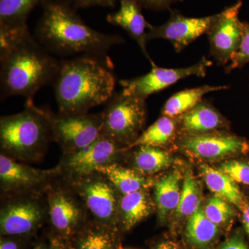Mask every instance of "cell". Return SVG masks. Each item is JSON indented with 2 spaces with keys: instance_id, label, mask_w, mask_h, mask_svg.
<instances>
[{
  "instance_id": "obj_1",
  "label": "cell",
  "mask_w": 249,
  "mask_h": 249,
  "mask_svg": "<svg viewBox=\"0 0 249 249\" xmlns=\"http://www.w3.org/2000/svg\"><path fill=\"white\" fill-rule=\"evenodd\" d=\"M42 14L36 36L51 53L91 56L112 62L108 53L124 42L119 36L109 35L87 25L68 0H42Z\"/></svg>"
},
{
  "instance_id": "obj_2",
  "label": "cell",
  "mask_w": 249,
  "mask_h": 249,
  "mask_svg": "<svg viewBox=\"0 0 249 249\" xmlns=\"http://www.w3.org/2000/svg\"><path fill=\"white\" fill-rule=\"evenodd\" d=\"M60 61L54 58L29 29L0 38V84L2 98L21 96L34 103L36 93L53 85Z\"/></svg>"
},
{
  "instance_id": "obj_3",
  "label": "cell",
  "mask_w": 249,
  "mask_h": 249,
  "mask_svg": "<svg viewBox=\"0 0 249 249\" xmlns=\"http://www.w3.org/2000/svg\"><path fill=\"white\" fill-rule=\"evenodd\" d=\"M113 69V62L95 57L61 60L53 84L60 112L87 113L109 101L116 84Z\"/></svg>"
},
{
  "instance_id": "obj_4",
  "label": "cell",
  "mask_w": 249,
  "mask_h": 249,
  "mask_svg": "<svg viewBox=\"0 0 249 249\" xmlns=\"http://www.w3.org/2000/svg\"><path fill=\"white\" fill-rule=\"evenodd\" d=\"M14 115L1 116L0 143L4 153L20 160H34L42 155L52 138L50 124L43 109L34 103Z\"/></svg>"
},
{
  "instance_id": "obj_5",
  "label": "cell",
  "mask_w": 249,
  "mask_h": 249,
  "mask_svg": "<svg viewBox=\"0 0 249 249\" xmlns=\"http://www.w3.org/2000/svg\"><path fill=\"white\" fill-rule=\"evenodd\" d=\"M145 101L124 91L114 93L101 114V137L118 144L133 143L145 122Z\"/></svg>"
},
{
  "instance_id": "obj_6",
  "label": "cell",
  "mask_w": 249,
  "mask_h": 249,
  "mask_svg": "<svg viewBox=\"0 0 249 249\" xmlns=\"http://www.w3.org/2000/svg\"><path fill=\"white\" fill-rule=\"evenodd\" d=\"M50 124L52 139L67 154L88 146L101 137L102 115L80 114H54L43 109Z\"/></svg>"
},
{
  "instance_id": "obj_7",
  "label": "cell",
  "mask_w": 249,
  "mask_h": 249,
  "mask_svg": "<svg viewBox=\"0 0 249 249\" xmlns=\"http://www.w3.org/2000/svg\"><path fill=\"white\" fill-rule=\"evenodd\" d=\"M212 62L203 58L196 65L185 68L165 69L152 65L151 71L132 79L122 80L120 84L122 91L145 100L152 93L158 92L178 80L191 76L204 77L206 76L207 67Z\"/></svg>"
},
{
  "instance_id": "obj_8",
  "label": "cell",
  "mask_w": 249,
  "mask_h": 249,
  "mask_svg": "<svg viewBox=\"0 0 249 249\" xmlns=\"http://www.w3.org/2000/svg\"><path fill=\"white\" fill-rule=\"evenodd\" d=\"M242 5V1H237L218 14L217 19L207 32L211 53L220 65L232 61L242 42L244 23L238 17Z\"/></svg>"
},
{
  "instance_id": "obj_9",
  "label": "cell",
  "mask_w": 249,
  "mask_h": 249,
  "mask_svg": "<svg viewBox=\"0 0 249 249\" xmlns=\"http://www.w3.org/2000/svg\"><path fill=\"white\" fill-rule=\"evenodd\" d=\"M218 14L209 17L187 18L178 11H171L169 20L162 25H150L147 41L153 39L169 40L177 52H180L199 36L207 34L217 19Z\"/></svg>"
},
{
  "instance_id": "obj_10",
  "label": "cell",
  "mask_w": 249,
  "mask_h": 249,
  "mask_svg": "<svg viewBox=\"0 0 249 249\" xmlns=\"http://www.w3.org/2000/svg\"><path fill=\"white\" fill-rule=\"evenodd\" d=\"M181 146L187 152L205 159L217 160L231 155H246L249 152L247 139L227 132H211L188 134L181 139Z\"/></svg>"
},
{
  "instance_id": "obj_11",
  "label": "cell",
  "mask_w": 249,
  "mask_h": 249,
  "mask_svg": "<svg viewBox=\"0 0 249 249\" xmlns=\"http://www.w3.org/2000/svg\"><path fill=\"white\" fill-rule=\"evenodd\" d=\"M80 183V194L90 212L101 226L113 229L118 208L113 185L108 180L88 176Z\"/></svg>"
},
{
  "instance_id": "obj_12",
  "label": "cell",
  "mask_w": 249,
  "mask_h": 249,
  "mask_svg": "<svg viewBox=\"0 0 249 249\" xmlns=\"http://www.w3.org/2000/svg\"><path fill=\"white\" fill-rule=\"evenodd\" d=\"M44 211L35 201H16L5 206L0 214L1 236L27 237L42 225Z\"/></svg>"
},
{
  "instance_id": "obj_13",
  "label": "cell",
  "mask_w": 249,
  "mask_h": 249,
  "mask_svg": "<svg viewBox=\"0 0 249 249\" xmlns=\"http://www.w3.org/2000/svg\"><path fill=\"white\" fill-rule=\"evenodd\" d=\"M119 150V144L101 137L84 148L69 154L64 167L71 175L85 178L96 173L99 167L110 164Z\"/></svg>"
},
{
  "instance_id": "obj_14",
  "label": "cell",
  "mask_w": 249,
  "mask_h": 249,
  "mask_svg": "<svg viewBox=\"0 0 249 249\" xmlns=\"http://www.w3.org/2000/svg\"><path fill=\"white\" fill-rule=\"evenodd\" d=\"M49 207L51 222L59 237L66 240L79 231L83 212L70 195L62 191L51 193Z\"/></svg>"
},
{
  "instance_id": "obj_15",
  "label": "cell",
  "mask_w": 249,
  "mask_h": 249,
  "mask_svg": "<svg viewBox=\"0 0 249 249\" xmlns=\"http://www.w3.org/2000/svg\"><path fill=\"white\" fill-rule=\"evenodd\" d=\"M120 8L116 12L107 15V22L124 29L137 42L142 53L152 65H155L147 53V29L150 24L142 14V6L138 0H119Z\"/></svg>"
},
{
  "instance_id": "obj_16",
  "label": "cell",
  "mask_w": 249,
  "mask_h": 249,
  "mask_svg": "<svg viewBox=\"0 0 249 249\" xmlns=\"http://www.w3.org/2000/svg\"><path fill=\"white\" fill-rule=\"evenodd\" d=\"M48 171H43L21 164L11 157H0V183L4 191H20L42 184L48 178Z\"/></svg>"
},
{
  "instance_id": "obj_17",
  "label": "cell",
  "mask_w": 249,
  "mask_h": 249,
  "mask_svg": "<svg viewBox=\"0 0 249 249\" xmlns=\"http://www.w3.org/2000/svg\"><path fill=\"white\" fill-rule=\"evenodd\" d=\"M178 118L185 135L208 133L227 125L219 113L202 101Z\"/></svg>"
},
{
  "instance_id": "obj_18",
  "label": "cell",
  "mask_w": 249,
  "mask_h": 249,
  "mask_svg": "<svg viewBox=\"0 0 249 249\" xmlns=\"http://www.w3.org/2000/svg\"><path fill=\"white\" fill-rule=\"evenodd\" d=\"M42 0H0V37L28 30L27 18Z\"/></svg>"
},
{
  "instance_id": "obj_19",
  "label": "cell",
  "mask_w": 249,
  "mask_h": 249,
  "mask_svg": "<svg viewBox=\"0 0 249 249\" xmlns=\"http://www.w3.org/2000/svg\"><path fill=\"white\" fill-rule=\"evenodd\" d=\"M220 229L206 217L201 208L188 219L184 230L187 245L192 249H213L220 235Z\"/></svg>"
},
{
  "instance_id": "obj_20",
  "label": "cell",
  "mask_w": 249,
  "mask_h": 249,
  "mask_svg": "<svg viewBox=\"0 0 249 249\" xmlns=\"http://www.w3.org/2000/svg\"><path fill=\"white\" fill-rule=\"evenodd\" d=\"M201 172L206 186L214 193V196L229 201L240 211L246 196L240 191L237 183L220 170L211 168L208 165H201Z\"/></svg>"
},
{
  "instance_id": "obj_21",
  "label": "cell",
  "mask_w": 249,
  "mask_h": 249,
  "mask_svg": "<svg viewBox=\"0 0 249 249\" xmlns=\"http://www.w3.org/2000/svg\"><path fill=\"white\" fill-rule=\"evenodd\" d=\"M181 175L173 171L155 183V202L160 222H165L178 209L181 198Z\"/></svg>"
},
{
  "instance_id": "obj_22",
  "label": "cell",
  "mask_w": 249,
  "mask_h": 249,
  "mask_svg": "<svg viewBox=\"0 0 249 249\" xmlns=\"http://www.w3.org/2000/svg\"><path fill=\"white\" fill-rule=\"evenodd\" d=\"M96 173L103 174L113 186L124 195L142 191L152 184L151 180L143 178L136 170L111 163L99 167Z\"/></svg>"
},
{
  "instance_id": "obj_23",
  "label": "cell",
  "mask_w": 249,
  "mask_h": 249,
  "mask_svg": "<svg viewBox=\"0 0 249 249\" xmlns=\"http://www.w3.org/2000/svg\"><path fill=\"white\" fill-rule=\"evenodd\" d=\"M121 222L124 230H130L150 214L151 201L145 190L124 195L120 204Z\"/></svg>"
},
{
  "instance_id": "obj_24",
  "label": "cell",
  "mask_w": 249,
  "mask_h": 249,
  "mask_svg": "<svg viewBox=\"0 0 249 249\" xmlns=\"http://www.w3.org/2000/svg\"><path fill=\"white\" fill-rule=\"evenodd\" d=\"M227 86L204 85L199 88L183 90L174 94L165 103L163 109V116L178 117L196 107L202 101L203 96L213 91L227 89Z\"/></svg>"
},
{
  "instance_id": "obj_25",
  "label": "cell",
  "mask_w": 249,
  "mask_h": 249,
  "mask_svg": "<svg viewBox=\"0 0 249 249\" xmlns=\"http://www.w3.org/2000/svg\"><path fill=\"white\" fill-rule=\"evenodd\" d=\"M177 118L166 116L160 118L144 131L127 149L142 145L160 147L169 143L175 137L178 129Z\"/></svg>"
},
{
  "instance_id": "obj_26",
  "label": "cell",
  "mask_w": 249,
  "mask_h": 249,
  "mask_svg": "<svg viewBox=\"0 0 249 249\" xmlns=\"http://www.w3.org/2000/svg\"><path fill=\"white\" fill-rule=\"evenodd\" d=\"M134 158L136 170L142 174H154L166 169L172 163L169 154L160 147L139 146Z\"/></svg>"
},
{
  "instance_id": "obj_27",
  "label": "cell",
  "mask_w": 249,
  "mask_h": 249,
  "mask_svg": "<svg viewBox=\"0 0 249 249\" xmlns=\"http://www.w3.org/2000/svg\"><path fill=\"white\" fill-rule=\"evenodd\" d=\"M201 188L193 173H187L183 181L181 198L176 210L178 220L189 219L200 208Z\"/></svg>"
},
{
  "instance_id": "obj_28",
  "label": "cell",
  "mask_w": 249,
  "mask_h": 249,
  "mask_svg": "<svg viewBox=\"0 0 249 249\" xmlns=\"http://www.w3.org/2000/svg\"><path fill=\"white\" fill-rule=\"evenodd\" d=\"M114 230L103 227L83 231L78 235L73 249H116Z\"/></svg>"
},
{
  "instance_id": "obj_29",
  "label": "cell",
  "mask_w": 249,
  "mask_h": 249,
  "mask_svg": "<svg viewBox=\"0 0 249 249\" xmlns=\"http://www.w3.org/2000/svg\"><path fill=\"white\" fill-rule=\"evenodd\" d=\"M233 205L214 196L208 201L204 210L206 217L219 227H229L235 215Z\"/></svg>"
},
{
  "instance_id": "obj_30",
  "label": "cell",
  "mask_w": 249,
  "mask_h": 249,
  "mask_svg": "<svg viewBox=\"0 0 249 249\" xmlns=\"http://www.w3.org/2000/svg\"><path fill=\"white\" fill-rule=\"evenodd\" d=\"M219 170L236 183L249 186V163L246 160H231L222 163Z\"/></svg>"
},
{
  "instance_id": "obj_31",
  "label": "cell",
  "mask_w": 249,
  "mask_h": 249,
  "mask_svg": "<svg viewBox=\"0 0 249 249\" xmlns=\"http://www.w3.org/2000/svg\"><path fill=\"white\" fill-rule=\"evenodd\" d=\"M249 62V24L244 23L243 36L240 47L235 56L227 67V71L243 67Z\"/></svg>"
},
{
  "instance_id": "obj_32",
  "label": "cell",
  "mask_w": 249,
  "mask_h": 249,
  "mask_svg": "<svg viewBox=\"0 0 249 249\" xmlns=\"http://www.w3.org/2000/svg\"><path fill=\"white\" fill-rule=\"evenodd\" d=\"M247 237L245 231L237 230L220 246L219 249H249Z\"/></svg>"
},
{
  "instance_id": "obj_33",
  "label": "cell",
  "mask_w": 249,
  "mask_h": 249,
  "mask_svg": "<svg viewBox=\"0 0 249 249\" xmlns=\"http://www.w3.org/2000/svg\"><path fill=\"white\" fill-rule=\"evenodd\" d=\"M25 237L1 236L0 249H28Z\"/></svg>"
},
{
  "instance_id": "obj_34",
  "label": "cell",
  "mask_w": 249,
  "mask_h": 249,
  "mask_svg": "<svg viewBox=\"0 0 249 249\" xmlns=\"http://www.w3.org/2000/svg\"><path fill=\"white\" fill-rule=\"evenodd\" d=\"M139 4L145 9L154 11H165L170 9V6L183 0H138Z\"/></svg>"
},
{
  "instance_id": "obj_35",
  "label": "cell",
  "mask_w": 249,
  "mask_h": 249,
  "mask_svg": "<svg viewBox=\"0 0 249 249\" xmlns=\"http://www.w3.org/2000/svg\"><path fill=\"white\" fill-rule=\"evenodd\" d=\"M116 1L117 0H73V4L76 9L90 6L113 8L116 6Z\"/></svg>"
},
{
  "instance_id": "obj_36",
  "label": "cell",
  "mask_w": 249,
  "mask_h": 249,
  "mask_svg": "<svg viewBox=\"0 0 249 249\" xmlns=\"http://www.w3.org/2000/svg\"><path fill=\"white\" fill-rule=\"evenodd\" d=\"M246 197L243 206L241 209V220L243 225V230L249 239V200Z\"/></svg>"
},
{
  "instance_id": "obj_37",
  "label": "cell",
  "mask_w": 249,
  "mask_h": 249,
  "mask_svg": "<svg viewBox=\"0 0 249 249\" xmlns=\"http://www.w3.org/2000/svg\"><path fill=\"white\" fill-rule=\"evenodd\" d=\"M154 249H180L178 244L175 241L165 240L159 242Z\"/></svg>"
},
{
  "instance_id": "obj_38",
  "label": "cell",
  "mask_w": 249,
  "mask_h": 249,
  "mask_svg": "<svg viewBox=\"0 0 249 249\" xmlns=\"http://www.w3.org/2000/svg\"><path fill=\"white\" fill-rule=\"evenodd\" d=\"M54 248L55 249H73V247L65 245L60 240H53Z\"/></svg>"
},
{
  "instance_id": "obj_39",
  "label": "cell",
  "mask_w": 249,
  "mask_h": 249,
  "mask_svg": "<svg viewBox=\"0 0 249 249\" xmlns=\"http://www.w3.org/2000/svg\"><path fill=\"white\" fill-rule=\"evenodd\" d=\"M32 249H55V248H54L53 242H52L50 245H47V244H40V245L34 247Z\"/></svg>"
}]
</instances>
